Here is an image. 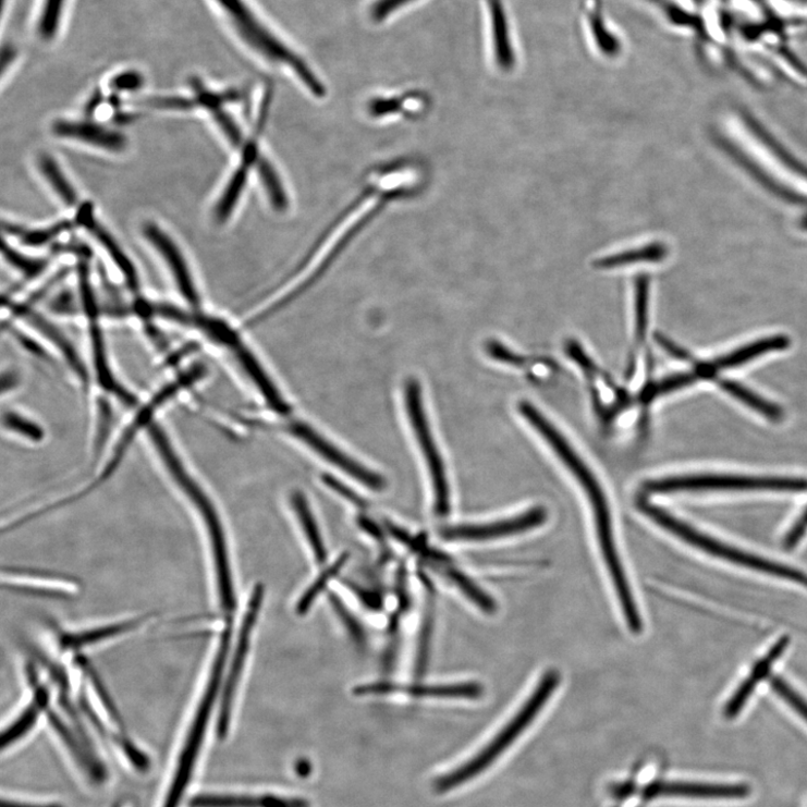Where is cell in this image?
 Segmentation results:
<instances>
[{"label": "cell", "mask_w": 807, "mask_h": 807, "mask_svg": "<svg viewBox=\"0 0 807 807\" xmlns=\"http://www.w3.org/2000/svg\"><path fill=\"white\" fill-rule=\"evenodd\" d=\"M212 2L248 48L262 59L289 69L314 96L326 95L325 86L310 65L258 17L247 0H212Z\"/></svg>", "instance_id": "1"}, {"label": "cell", "mask_w": 807, "mask_h": 807, "mask_svg": "<svg viewBox=\"0 0 807 807\" xmlns=\"http://www.w3.org/2000/svg\"><path fill=\"white\" fill-rule=\"evenodd\" d=\"M559 683L560 675L558 672L550 671L547 673L513 720L477 756L455 768L452 773L439 779L436 783V790L439 793L450 792L484 773L518 739L536 716L542 711Z\"/></svg>", "instance_id": "2"}, {"label": "cell", "mask_w": 807, "mask_h": 807, "mask_svg": "<svg viewBox=\"0 0 807 807\" xmlns=\"http://www.w3.org/2000/svg\"><path fill=\"white\" fill-rule=\"evenodd\" d=\"M519 411L530 423V426L552 447L576 480L580 482L594 511L598 540L603 545L611 543L614 540L611 515L606 496L595 475L580 455L573 450L566 439H564L540 411L527 402L519 404Z\"/></svg>", "instance_id": "3"}, {"label": "cell", "mask_w": 807, "mask_h": 807, "mask_svg": "<svg viewBox=\"0 0 807 807\" xmlns=\"http://www.w3.org/2000/svg\"><path fill=\"white\" fill-rule=\"evenodd\" d=\"M638 503L639 510L646 516L670 533L680 537L684 542L725 561L770 575H775L779 576V578L791 580L807 588V574L804 572L729 547L713 540L712 537L698 531L696 528L688 526L658 506L650 505L645 501H639Z\"/></svg>", "instance_id": "4"}, {"label": "cell", "mask_w": 807, "mask_h": 807, "mask_svg": "<svg viewBox=\"0 0 807 807\" xmlns=\"http://www.w3.org/2000/svg\"><path fill=\"white\" fill-rule=\"evenodd\" d=\"M404 399L409 425L423 457H425L432 482L436 513L438 516L445 517L450 513V488L445 466L430 428L417 379L409 378L406 380Z\"/></svg>", "instance_id": "5"}, {"label": "cell", "mask_w": 807, "mask_h": 807, "mask_svg": "<svg viewBox=\"0 0 807 807\" xmlns=\"http://www.w3.org/2000/svg\"><path fill=\"white\" fill-rule=\"evenodd\" d=\"M185 492L197 506L206 525L211 554L215 565L219 602L227 616H232L236 610V596L232 567H230L225 535L209 497L194 485H184Z\"/></svg>", "instance_id": "6"}, {"label": "cell", "mask_w": 807, "mask_h": 807, "mask_svg": "<svg viewBox=\"0 0 807 807\" xmlns=\"http://www.w3.org/2000/svg\"><path fill=\"white\" fill-rule=\"evenodd\" d=\"M645 489L651 493L686 490H778L804 491L807 481L794 478H756L739 476H690L652 480Z\"/></svg>", "instance_id": "7"}, {"label": "cell", "mask_w": 807, "mask_h": 807, "mask_svg": "<svg viewBox=\"0 0 807 807\" xmlns=\"http://www.w3.org/2000/svg\"><path fill=\"white\" fill-rule=\"evenodd\" d=\"M264 597V586L261 584L256 585L253 589V594L250 595L244 621L240 629L234 658L232 664H230L227 678L223 684L217 726V734L220 741H224L229 732L230 720H232L233 707L237 689L248 657L252 635L257 623Z\"/></svg>", "instance_id": "8"}, {"label": "cell", "mask_w": 807, "mask_h": 807, "mask_svg": "<svg viewBox=\"0 0 807 807\" xmlns=\"http://www.w3.org/2000/svg\"><path fill=\"white\" fill-rule=\"evenodd\" d=\"M284 429L291 436L313 449L318 455L328 461L329 464L363 484L365 487L376 491L386 489L387 481L379 474L358 463L357 460L343 452L314 428L305 425V423L291 420Z\"/></svg>", "instance_id": "9"}, {"label": "cell", "mask_w": 807, "mask_h": 807, "mask_svg": "<svg viewBox=\"0 0 807 807\" xmlns=\"http://www.w3.org/2000/svg\"><path fill=\"white\" fill-rule=\"evenodd\" d=\"M142 233L148 244L163 259L184 299L194 306L199 305L200 296L194 276H192L186 258L176 242L156 222L144 223Z\"/></svg>", "instance_id": "10"}, {"label": "cell", "mask_w": 807, "mask_h": 807, "mask_svg": "<svg viewBox=\"0 0 807 807\" xmlns=\"http://www.w3.org/2000/svg\"><path fill=\"white\" fill-rule=\"evenodd\" d=\"M547 517L548 514L543 508H536L523 515L501 522L449 527L442 531V536L447 541H489L497 537L515 535L541 526Z\"/></svg>", "instance_id": "11"}, {"label": "cell", "mask_w": 807, "mask_h": 807, "mask_svg": "<svg viewBox=\"0 0 807 807\" xmlns=\"http://www.w3.org/2000/svg\"><path fill=\"white\" fill-rule=\"evenodd\" d=\"M393 694H403L415 698L477 699L482 696L484 688L478 683L402 685L391 682L364 684L354 688V695L359 697Z\"/></svg>", "instance_id": "12"}, {"label": "cell", "mask_w": 807, "mask_h": 807, "mask_svg": "<svg viewBox=\"0 0 807 807\" xmlns=\"http://www.w3.org/2000/svg\"><path fill=\"white\" fill-rule=\"evenodd\" d=\"M52 132L57 137L112 152L123 151L129 145L122 132L87 120H58L52 125Z\"/></svg>", "instance_id": "13"}, {"label": "cell", "mask_w": 807, "mask_h": 807, "mask_svg": "<svg viewBox=\"0 0 807 807\" xmlns=\"http://www.w3.org/2000/svg\"><path fill=\"white\" fill-rule=\"evenodd\" d=\"M76 222L87 230L107 253L112 262L117 265L130 289L137 291L139 288V278L136 266L118 240L97 220L91 204H84L80 207L78 211H76Z\"/></svg>", "instance_id": "14"}, {"label": "cell", "mask_w": 807, "mask_h": 807, "mask_svg": "<svg viewBox=\"0 0 807 807\" xmlns=\"http://www.w3.org/2000/svg\"><path fill=\"white\" fill-rule=\"evenodd\" d=\"M583 19L590 45L608 59L619 58L623 51V37L607 17L599 0H587Z\"/></svg>", "instance_id": "15"}, {"label": "cell", "mask_w": 807, "mask_h": 807, "mask_svg": "<svg viewBox=\"0 0 807 807\" xmlns=\"http://www.w3.org/2000/svg\"><path fill=\"white\" fill-rule=\"evenodd\" d=\"M750 794V787L743 784H705L685 782H658L646 791L647 798L660 796H682L699 798H741Z\"/></svg>", "instance_id": "16"}, {"label": "cell", "mask_w": 807, "mask_h": 807, "mask_svg": "<svg viewBox=\"0 0 807 807\" xmlns=\"http://www.w3.org/2000/svg\"><path fill=\"white\" fill-rule=\"evenodd\" d=\"M791 340L785 335H774L745 345V347L722 356L719 359L700 365L697 368L699 377H712L718 370L734 368L746 364L759 356L788 349Z\"/></svg>", "instance_id": "17"}, {"label": "cell", "mask_w": 807, "mask_h": 807, "mask_svg": "<svg viewBox=\"0 0 807 807\" xmlns=\"http://www.w3.org/2000/svg\"><path fill=\"white\" fill-rule=\"evenodd\" d=\"M154 616H156V614L150 612L130 621L113 623L98 628L73 633L61 632L59 634V645L63 650L81 649L89 645L132 633L145 625L148 621L154 619Z\"/></svg>", "instance_id": "18"}, {"label": "cell", "mask_w": 807, "mask_h": 807, "mask_svg": "<svg viewBox=\"0 0 807 807\" xmlns=\"http://www.w3.org/2000/svg\"><path fill=\"white\" fill-rule=\"evenodd\" d=\"M30 673L29 681L33 686V700L20 718L3 733L2 741H0L3 749L23 738L34 726L38 717L49 709L50 692L48 687L40 683V680L34 674L35 672Z\"/></svg>", "instance_id": "19"}, {"label": "cell", "mask_w": 807, "mask_h": 807, "mask_svg": "<svg viewBox=\"0 0 807 807\" xmlns=\"http://www.w3.org/2000/svg\"><path fill=\"white\" fill-rule=\"evenodd\" d=\"M189 807H309L303 799L276 795H215L204 794L189 800Z\"/></svg>", "instance_id": "20"}, {"label": "cell", "mask_w": 807, "mask_h": 807, "mask_svg": "<svg viewBox=\"0 0 807 807\" xmlns=\"http://www.w3.org/2000/svg\"><path fill=\"white\" fill-rule=\"evenodd\" d=\"M788 643V637L784 636L773 646L770 651L767 652L766 657L756 664L750 675L739 686L735 696L732 698V700L729 701L727 706L725 707V718L733 719L739 714L743 707L746 705L749 697L751 696L754 689L758 685L759 681L763 680L768 675V672H770L774 662L780 657H782Z\"/></svg>", "instance_id": "21"}, {"label": "cell", "mask_w": 807, "mask_h": 807, "mask_svg": "<svg viewBox=\"0 0 807 807\" xmlns=\"http://www.w3.org/2000/svg\"><path fill=\"white\" fill-rule=\"evenodd\" d=\"M49 721L56 729V732L65 743L69 750L74 756L75 760L84 768V770L96 781L103 782L106 780V770L100 760L97 757L90 755L84 745H81L78 739L71 733V730L63 722V720L54 712L48 710Z\"/></svg>", "instance_id": "22"}, {"label": "cell", "mask_w": 807, "mask_h": 807, "mask_svg": "<svg viewBox=\"0 0 807 807\" xmlns=\"http://www.w3.org/2000/svg\"><path fill=\"white\" fill-rule=\"evenodd\" d=\"M669 253L670 249L667 244L651 242L638 248L602 257L596 261V266L602 269H612L641 262H661L668 258Z\"/></svg>", "instance_id": "23"}, {"label": "cell", "mask_w": 807, "mask_h": 807, "mask_svg": "<svg viewBox=\"0 0 807 807\" xmlns=\"http://www.w3.org/2000/svg\"><path fill=\"white\" fill-rule=\"evenodd\" d=\"M291 503L316 560L319 563H325L327 561L326 546L306 497L301 491H294L291 497Z\"/></svg>", "instance_id": "24"}, {"label": "cell", "mask_w": 807, "mask_h": 807, "mask_svg": "<svg viewBox=\"0 0 807 807\" xmlns=\"http://www.w3.org/2000/svg\"><path fill=\"white\" fill-rule=\"evenodd\" d=\"M250 169V167L241 162L233 175L230 176L213 210V219L218 224L227 222L232 217L245 189Z\"/></svg>", "instance_id": "25"}, {"label": "cell", "mask_w": 807, "mask_h": 807, "mask_svg": "<svg viewBox=\"0 0 807 807\" xmlns=\"http://www.w3.org/2000/svg\"><path fill=\"white\" fill-rule=\"evenodd\" d=\"M38 170L50 185L58 198L68 207L78 205V195L68 176L49 154H42L37 160Z\"/></svg>", "instance_id": "26"}, {"label": "cell", "mask_w": 807, "mask_h": 807, "mask_svg": "<svg viewBox=\"0 0 807 807\" xmlns=\"http://www.w3.org/2000/svg\"><path fill=\"white\" fill-rule=\"evenodd\" d=\"M71 227L66 220L45 228H26L12 222L4 223V230L23 245L33 248L45 247L56 242Z\"/></svg>", "instance_id": "27"}, {"label": "cell", "mask_w": 807, "mask_h": 807, "mask_svg": "<svg viewBox=\"0 0 807 807\" xmlns=\"http://www.w3.org/2000/svg\"><path fill=\"white\" fill-rule=\"evenodd\" d=\"M68 0H42L36 29L44 41L54 40L60 32Z\"/></svg>", "instance_id": "28"}, {"label": "cell", "mask_w": 807, "mask_h": 807, "mask_svg": "<svg viewBox=\"0 0 807 807\" xmlns=\"http://www.w3.org/2000/svg\"><path fill=\"white\" fill-rule=\"evenodd\" d=\"M719 383L723 391L732 394L734 398L765 417L777 421L783 418L784 414L782 408L742 387L741 383L732 380H721Z\"/></svg>", "instance_id": "29"}, {"label": "cell", "mask_w": 807, "mask_h": 807, "mask_svg": "<svg viewBox=\"0 0 807 807\" xmlns=\"http://www.w3.org/2000/svg\"><path fill=\"white\" fill-rule=\"evenodd\" d=\"M349 560V553L341 554L318 576V579L314 585L304 592L296 606V613L299 614V616H303V614L310 610L320 594L327 588L328 584L335 578L337 574L343 568Z\"/></svg>", "instance_id": "30"}, {"label": "cell", "mask_w": 807, "mask_h": 807, "mask_svg": "<svg viewBox=\"0 0 807 807\" xmlns=\"http://www.w3.org/2000/svg\"><path fill=\"white\" fill-rule=\"evenodd\" d=\"M2 253L7 261L28 280L42 276L49 267V259L23 254L7 241H3Z\"/></svg>", "instance_id": "31"}, {"label": "cell", "mask_w": 807, "mask_h": 807, "mask_svg": "<svg viewBox=\"0 0 807 807\" xmlns=\"http://www.w3.org/2000/svg\"><path fill=\"white\" fill-rule=\"evenodd\" d=\"M448 578L463 591L475 604H477L482 611L492 613L496 610L493 600L481 590L473 580L468 578L465 573L448 566L444 570Z\"/></svg>", "instance_id": "32"}, {"label": "cell", "mask_w": 807, "mask_h": 807, "mask_svg": "<svg viewBox=\"0 0 807 807\" xmlns=\"http://www.w3.org/2000/svg\"><path fill=\"white\" fill-rule=\"evenodd\" d=\"M697 372L680 374L665 378L655 386H650L641 393V400L645 403L651 402L660 395H664L695 383L699 379Z\"/></svg>", "instance_id": "33"}, {"label": "cell", "mask_w": 807, "mask_h": 807, "mask_svg": "<svg viewBox=\"0 0 807 807\" xmlns=\"http://www.w3.org/2000/svg\"><path fill=\"white\" fill-rule=\"evenodd\" d=\"M649 284L648 276L641 274L635 279L636 335L639 343L643 342L647 329Z\"/></svg>", "instance_id": "34"}, {"label": "cell", "mask_w": 807, "mask_h": 807, "mask_svg": "<svg viewBox=\"0 0 807 807\" xmlns=\"http://www.w3.org/2000/svg\"><path fill=\"white\" fill-rule=\"evenodd\" d=\"M330 603L333 606L335 613L338 614V618L342 622L345 629L349 631V633L352 635L353 639L364 645L366 643V634L364 631V627L362 626L360 622L354 616L353 612L350 611L347 606H345L340 598L334 595H329Z\"/></svg>", "instance_id": "35"}, {"label": "cell", "mask_w": 807, "mask_h": 807, "mask_svg": "<svg viewBox=\"0 0 807 807\" xmlns=\"http://www.w3.org/2000/svg\"><path fill=\"white\" fill-rule=\"evenodd\" d=\"M432 629H433V616H432L431 611H429L426 616L425 622H423L420 635H419L417 657H416V662H415L416 663L415 672L417 676H421L423 674H425L428 668Z\"/></svg>", "instance_id": "36"}, {"label": "cell", "mask_w": 807, "mask_h": 807, "mask_svg": "<svg viewBox=\"0 0 807 807\" xmlns=\"http://www.w3.org/2000/svg\"><path fill=\"white\" fill-rule=\"evenodd\" d=\"M211 114L215 123L218 125L219 130L230 143V145L236 148H242L245 140L242 131L239 127V124L232 118V114L223 109L211 111Z\"/></svg>", "instance_id": "37"}, {"label": "cell", "mask_w": 807, "mask_h": 807, "mask_svg": "<svg viewBox=\"0 0 807 807\" xmlns=\"http://www.w3.org/2000/svg\"><path fill=\"white\" fill-rule=\"evenodd\" d=\"M80 661H81L82 668L88 674L90 681L93 682L94 687L97 690V694H98V696H99V698H100L103 707L106 708V710L108 711V713L110 714V717L112 718V720L120 725V727L122 729V732L124 733L125 732V729H124V723H123L122 717H121V714H120L117 706H114L112 699L110 698L108 692L106 690V687H105L102 681L100 680V677L97 675L96 671L93 669V667L88 662L84 661V659H80Z\"/></svg>", "instance_id": "38"}, {"label": "cell", "mask_w": 807, "mask_h": 807, "mask_svg": "<svg viewBox=\"0 0 807 807\" xmlns=\"http://www.w3.org/2000/svg\"><path fill=\"white\" fill-rule=\"evenodd\" d=\"M772 686L777 694L807 721V702L805 699L782 677H773Z\"/></svg>", "instance_id": "39"}, {"label": "cell", "mask_w": 807, "mask_h": 807, "mask_svg": "<svg viewBox=\"0 0 807 807\" xmlns=\"http://www.w3.org/2000/svg\"><path fill=\"white\" fill-rule=\"evenodd\" d=\"M110 739L119 745L125 753L130 761L140 772H146L150 767L149 758L139 750L130 739L124 735H111Z\"/></svg>", "instance_id": "40"}, {"label": "cell", "mask_w": 807, "mask_h": 807, "mask_svg": "<svg viewBox=\"0 0 807 807\" xmlns=\"http://www.w3.org/2000/svg\"><path fill=\"white\" fill-rule=\"evenodd\" d=\"M144 76L137 71H125L113 76L110 88L118 93H135L144 86Z\"/></svg>", "instance_id": "41"}, {"label": "cell", "mask_w": 807, "mask_h": 807, "mask_svg": "<svg viewBox=\"0 0 807 807\" xmlns=\"http://www.w3.org/2000/svg\"><path fill=\"white\" fill-rule=\"evenodd\" d=\"M412 2L414 0H376L370 11L371 19L377 23L386 21Z\"/></svg>", "instance_id": "42"}, {"label": "cell", "mask_w": 807, "mask_h": 807, "mask_svg": "<svg viewBox=\"0 0 807 807\" xmlns=\"http://www.w3.org/2000/svg\"><path fill=\"white\" fill-rule=\"evenodd\" d=\"M147 105L154 109L182 111L191 110L197 105V102L194 99L184 97H160L150 98L149 100H147Z\"/></svg>", "instance_id": "43"}, {"label": "cell", "mask_w": 807, "mask_h": 807, "mask_svg": "<svg viewBox=\"0 0 807 807\" xmlns=\"http://www.w3.org/2000/svg\"><path fill=\"white\" fill-rule=\"evenodd\" d=\"M349 588L353 590V592L360 599V601L372 610H378L381 607V599L378 595L367 591L354 584L349 583Z\"/></svg>", "instance_id": "44"}, {"label": "cell", "mask_w": 807, "mask_h": 807, "mask_svg": "<svg viewBox=\"0 0 807 807\" xmlns=\"http://www.w3.org/2000/svg\"><path fill=\"white\" fill-rule=\"evenodd\" d=\"M326 481L328 486H330L332 489H334L338 493H340L345 499H349L351 503L355 504L356 506L360 509L366 508V504L363 501V499L350 488L339 484L332 478H327Z\"/></svg>", "instance_id": "45"}, {"label": "cell", "mask_w": 807, "mask_h": 807, "mask_svg": "<svg viewBox=\"0 0 807 807\" xmlns=\"http://www.w3.org/2000/svg\"><path fill=\"white\" fill-rule=\"evenodd\" d=\"M807 529V511L793 527L788 536L786 537L785 546L787 549H793L800 540Z\"/></svg>", "instance_id": "46"}, {"label": "cell", "mask_w": 807, "mask_h": 807, "mask_svg": "<svg viewBox=\"0 0 807 807\" xmlns=\"http://www.w3.org/2000/svg\"><path fill=\"white\" fill-rule=\"evenodd\" d=\"M657 340L662 345V347L673 357L684 362L690 360V355L688 353L680 349L678 345L667 339L664 335L657 334Z\"/></svg>", "instance_id": "47"}, {"label": "cell", "mask_w": 807, "mask_h": 807, "mask_svg": "<svg viewBox=\"0 0 807 807\" xmlns=\"http://www.w3.org/2000/svg\"><path fill=\"white\" fill-rule=\"evenodd\" d=\"M489 353L492 357H496L504 362H509L512 364L519 363L517 357H515L512 353L503 349L502 345L498 343L492 342L489 344Z\"/></svg>", "instance_id": "48"}, {"label": "cell", "mask_w": 807, "mask_h": 807, "mask_svg": "<svg viewBox=\"0 0 807 807\" xmlns=\"http://www.w3.org/2000/svg\"><path fill=\"white\" fill-rule=\"evenodd\" d=\"M359 521L362 528L365 529L370 536H372L375 540H382V533L375 523L364 517H362Z\"/></svg>", "instance_id": "49"}, {"label": "cell", "mask_w": 807, "mask_h": 807, "mask_svg": "<svg viewBox=\"0 0 807 807\" xmlns=\"http://www.w3.org/2000/svg\"><path fill=\"white\" fill-rule=\"evenodd\" d=\"M2 807H62L59 804H49V805H34V804H25V803H17V802H10V800H3Z\"/></svg>", "instance_id": "50"}, {"label": "cell", "mask_w": 807, "mask_h": 807, "mask_svg": "<svg viewBox=\"0 0 807 807\" xmlns=\"http://www.w3.org/2000/svg\"><path fill=\"white\" fill-rule=\"evenodd\" d=\"M803 228H804L805 230H807V217H806V218L804 219V221H803Z\"/></svg>", "instance_id": "51"}, {"label": "cell", "mask_w": 807, "mask_h": 807, "mask_svg": "<svg viewBox=\"0 0 807 807\" xmlns=\"http://www.w3.org/2000/svg\"><path fill=\"white\" fill-rule=\"evenodd\" d=\"M7 2H8V0H3V9H5Z\"/></svg>", "instance_id": "52"}]
</instances>
